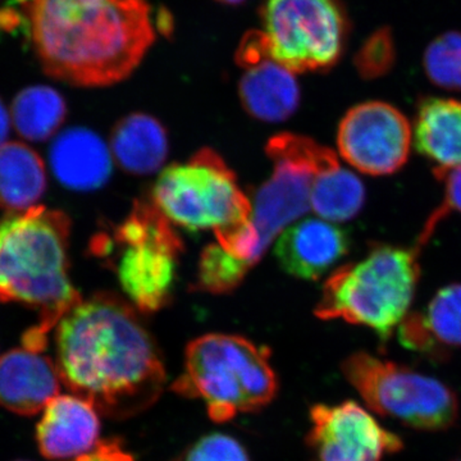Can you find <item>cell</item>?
<instances>
[{
	"label": "cell",
	"mask_w": 461,
	"mask_h": 461,
	"mask_svg": "<svg viewBox=\"0 0 461 461\" xmlns=\"http://www.w3.org/2000/svg\"><path fill=\"white\" fill-rule=\"evenodd\" d=\"M56 329L60 382L100 414L127 420L162 395L167 373L159 350L123 299L108 293L83 299Z\"/></svg>",
	"instance_id": "1"
},
{
	"label": "cell",
	"mask_w": 461,
	"mask_h": 461,
	"mask_svg": "<svg viewBox=\"0 0 461 461\" xmlns=\"http://www.w3.org/2000/svg\"><path fill=\"white\" fill-rule=\"evenodd\" d=\"M26 16L45 74L75 86L126 80L156 41L148 0H27Z\"/></svg>",
	"instance_id": "2"
},
{
	"label": "cell",
	"mask_w": 461,
	"mask_h": 461,
	"mask_svg": "<svg viewBox=\"0 0 461 461\" xmlns=\"http://www.w3.org/2000/svg\"><path fill=\"white\" fill-rule=\"evenodd\" d=\"M69 235L68 215L44 205L0 220V302L21 303L41 314L23 335L27 350L41 353L50 330L83 300L69 280Z\"/></svg>",
	"instance_id": "3"
},
{
	"label": "cell",
	"mask_w": 461,
	"mask_h": 461,
	"mask_svg": "<svg viewBox=\"0 0 461 461\" xmlns=\"http://www.w3.org/2000/svg\"><path fill=\"white\" fill-rule=\"evenodd\" d=\"M153 203L172 224L212 230L230 256L251 268L259 262L253 204L235 172L213 149H200L187 162L167 167L157 180Z\"/></svg>",
	"instance_id": "4"
},
{
	"label": "cell",
	"mask_w": 461,
	"mask_h": 461,
	"mask_svg": "<svg viewBox=\"0 0 461 461\" xmlns=\"http://www.w3.org/2000/svg\"><path fill=\"white\" fill-rule=\"evenodd\" d=\"M172 390L204 402L215 423H227L269 405L277 395L278 379L266 346L238 335L209 333L187 345L184 372Z\"/></svg>",
	"instance_id": "5"
},
{
	"label": "cell",
	"mask_w": 461,
	"mask_h": 461,
	"mask_svg": "<svg viewBox=\"0 0 461 461\" xmlns=\"http://www.w3.org/2000/svg\"><path fill=\"white\" fill-rule=\"evenodd\" d=\"M420 250L415 245H375L363 259L339 267L327 278L315 315L366 327L386 342L414 300Z\"/></svg>",
	"instance_id": "6"
},
{
	"label": "cell",
	"mask_w": 461,
	"mask_h": 461,
	"mask_svg": "<svg viewBox=\"0 0 461 461\" xmlns=\"http://www.w3.org/2000/svg\"><path fill=\"white\" fill-rule=\"evenodd\" d=\"M341 371L368 408L420 430L450 429L457 417V397L437 378L364 351L344 360Z\"/></svg>",
	"instance_id": "7"
},
{
	"label": "cell",
	"mask_w": 461,
	"mask_h": 461,
	"mask_svg": "<svg viewBox=\"0 0 461 461\" xmlns=\"http://www.w3.org/2000/svg\"><path fill=\"white\" fill-rule=\"evenodd\" d=\"M260 18L268 56L294 74L327 71L344 53L348 17L339 0H266Z\"/></svg>",
	"instance_id": "8"
},
{
	"label": "cell",
	"mask_w": 461,
	"mask_h": 461,
	"mask_svg": "<svg viewBox=\"0 0 461 461\" xmlns=\"http://www.w3.org/2000/svg\"><path fill=\"white\" fill-rule=\"evenodd\" d=\"M266 151L275 168L269 180L258 190L251 220L259 260L273 240L311 211L315 173L339 160L338 154L330 148L294 133L275 136Z\"/></svg>",
	"instance_id": "9"
},
{
	"label": "cell",
	"mask_w": 461,
	"mask_h": 461,
	"mask_svg": "<svg viewBox=\"0 0 461 461\" xmlns=\"http://www.w3.org/2000/svg\"><path fill=\"white\" fill-rule=\"evenodd\" d=\"M118 280L135 308L156 313L171 300L184 242L154 203L138 202L120 232Z\"/></svg>",
	"instance_id": "10"
},
{
	"label": "cell",
	"mask_w": 461,
	"mask_h": 461,
	"mask_svg": "<svg viewBox=\"0 0 461 461\" xmlns=\"http://www.w3.org/2000/svg\"><path fill=\"white\" fill-rule=\"evenodd\" d=\"M412 129L408 118L384 102H366L348 109L339 122V156L357 171L390 176L406 165Z\"/></svg>",
	"instance_id": "11"
},
{
	"label": "cell",
	"mask_w": 461,
	"mask_h": 461,
	"mask_svg": "<svg viewBox=\"0 0 461 461\" xmlns=\"http://www.w3.org/2000/svg\"><path fill=\"white\" fill-rule=\"evenodd\" d=\"M306 445L311 461H382L402 448L399 436L354 402L314 405Z\"/></svg>",
	"instance_id": "12"
},
{
	"label": "cell",
	"mask_w": 461,
	"mask_h": 461,
	"mask_svg": "<svg viewBox=\"0 0 461 461\" xmlns=\"http://www.w3.org/2000/svg\"><path fill=\"white\" fill-rule=\"evenodd\" d=\"M350 250L348 230L326 220L300 221L278 236L275 256L287 275L320 280Z\"/></svg>",
	"instance_id": "13"
},
{
	"label": "cell",
	"mask_w": 461,
	"mask_h": 461,
	"mask_svg": "<svg viewBox=\"0 0 461 461\" xmlns=\"http://www.w3.org/2000/svg\"><path fill=\"white\" fill-rule=\"evenodd\" d=\"M96 409L75 395H58L44 409L36 442L45 459L66 460L89 453L98 444Z\"/></svg>",
	"instance_id": "14"
},
{
	"label": "cell",
	"mask_w": 461,
	"mask_h": 461,
	"mask_svg": "<svg viewBox=\"0 0 461 461\" xmlns=\"http://www.w3.org/2000/svg\"><path fill=\"white\" fill-rule=\"evenodd\" d=\"M56 363L38 351L14 348L0 359V406L32 417L59 393Z\"/></svg>",
	"instance_id": "15"
},
{
	"label": "cell",
	"mask_w": 461,
	"mask_h": 461,
	"mask_svg": "<svg viewBox=\"0 0 461 461\" xmlns=\"http://www.w3.org/2000/svg\"><path fill=\"white\" fill-rule=\"evenodd\" d=\"M399 338L409 350L430 357L461 348V284L442 287L423 312L406 315Z\"/></svg>",
	"instance_id": "16"
},
{
	"label": "cell",
	"mask_w": 461,
	"mask_h": 461,
	"mask_svg": "<svg viewBox=\"0 0 461 461\" xmlns=\"http://www.w3.org/2000/svg\"><path fill=\"white\" fill-rule=\"evenodd\" d=\"M51 171L60 184L76 191L99 189L112 173L111 151L96 133L74 127L53 141Z\"/></svg>",
	"instance_id": "17"
},
{
	"label": "cell",
	"mask_w": 461,
	"mask_h": 461,
	"mask_svg": "<svg viewBox=\"0 0 461 461\" xmlns=\"http://www.w3.org/2000/svg\"><path fill=\"white\" fill-rule=\"evenodd\" d=\"M239 96L245 111L257 120L282 122L299 107L300 86L294 72L267 57L245 67Z\"/></svg>",
	"instance_id": "18"
},
{
	"label": "cell",
	"mask_w": 461,
	"mask_h": 461,
	"mask_svg": "<svg viewBox=\"0 0 461 461\" xmlns=\"http://www.w3.org/2000/svg\"><path fill=\"white\" fill-rule=\"evenodd\" d=\"M412 136L417 150L435 165L433 173L461 166V102L421 99Z\"/></svg>",
	"instance_id": "19"
},
{
	"label": "cell",
	"mask_w": 461,
	"mask_h": 461,
	"mask_svg": "<svg viewBox=\"0 0 461 461\" xmlns=\"http://www.w3.org/2000/svg\"><path fill=\"white\" fill-rule=\"evenodd\" d=\"M47 189L44 160L20 141L0 145V211L21 213L38 204Z\"/></svg>",
	"instance_id": "20"
},
{
	"label": "cell",
	"mask_w": 461,
	"mask_h": 461,
	"mask_svg": "<svg viewBox=\"0 0 461 461\" xmlns=\"http://www.w3.org/2000/svg\"><path fill=\"white\" fill-rule=\"evenodd\" d=\"M111 149L114 159L132 175L157 172L168 156V138L162 123L151 115L132 113L115 124Z\"/></svg>",
	"instance_id": "21"
},
{
	"label": "cell",
	"mask_w": 461,
	"mask_h": 461,
	"mask_svg": "<svg viewBox=\"0 0 461 461\" xmlns=\"http://www.w3.org/2000/svg\"><path fill=\"white\" fill-rule=\"evenodd\" d=\"M366 189L362 180L338 162L315 173L311 193V209L321 220L346 222L362 211Z\"/></svg>",
	"instance_id": "22"
},
{
	"label": "cell",
	"mask_w": 461,
	"mask_h": 461,
	"mask_svg": "<svg viewBox=\"0 0 461 461\" xmlns=\"http://www.w3.org/2000/svg\"><path fill=\"white\" fill-rule=\"evenodd\" d=\"M65 99L50 86H32L14 100L11 120L16 131L30 141L50 139L65 122Z\"/></svg>",
	"instance_id": "23"
},
{
	"label": "cell",
	"mask_w": 461,
	"mask_h": 461,
	"mask_svg": "<svg viewBox=\"0 0 461 461\" xmlns=\"http://www.w3.org/2000/svg\"><path fill=\"white\" fill-rule=\"evenodd\" d=\"M250 268L247 262L230 256L220 244L208 245L200 256L196 290L215 295L229 294L241 285Z\"/></svg>",
	"instance_id": "24"
},
{
	"label": "cell",
	"mask_w": 461,
	"mask_h": 461,
	"mask_svg": "<svg viewBox=\"0 0 461 461\" xmlns=\"http://www.w3.org/2000/svg\"><path fill=\"white\" fill-rule=\"evenodd\" d=\"M423 67L437 86L461 91V32L442 33L430 42L424 51Z\"/></svg>",
	"instance_id": "25"
},
{
	"label": "cell",
	"mask_w": 461,
	"mask_h": 461,
	"mask_svg": "<svg viewBox=\"0 0 461 461\" xmlns=\"http://www.w3.org/2000/svg\"><path fill=\"white\" fill-rule=\"evenodd\" d=\"M395 57L393 33L390 30L381 29L364 42L355 56L354 62L363 78L373 80L390 72L395 63Z\"/></svg>",
	"instance_id": "26"
},
{
	"label": "cell",
	"mask_w": 461,
	"mask_h": 461,
	"mask_svg": "<svg viewBox=\"0 0 461 461\" xmlns=\"http://www.w3.org/2000/svg\"><path fill=\"white\" fill-rule=\"evenodd\" d=\"M435 176L439 181L445 182V196L438 208L433 211L429 215L420 238L417 240L415 247L423 248L429 241L437 226L451 213L461 214V166L454 168L446 169V171L436 172Z\"/></svg>",
	"instance_id": "27"
},
{
	"label": "cell",
	"mask_w": 461,
	"mask_h": 461,
	"mask_svg": "<svg viewBox=\"0 0 461 461\" xmlns=\"http://www.w3.org/2000/svg\"><path fill=\"white\" fill-rule=\"evenodd\" d=\"M185 461H251L247 448L238 439L223 433H212L190 448Z\"/></svg>",
	"instance_id": "28"
},
{
	"label": "cell",
	"mask_w": 461,
	"mask_h": 461,
	"mask_svg": "<svg viewBox=\"0 0 461 461\" xmlns=\"http://www.w3.org/2000/svg\"><path fill=\"white\" fill-rule=\"evenodd\" d=\"M74 461H135L117 439L99 441L89 453L76 457Z\"/></svg>",
	"instance_id": "29"
},
{
	"label": "cell",
	"mask_w": 461,
	"mask_h": 461,
	"mask_svg": "<svg viewBox=\"0 0 461 461\" xmlns=\"http://www.w3.org/2000/svg\"><path fill=\"white\" fill-rule=\"evenodd\" d=\"M11 115H9L7 108H5V103L0 99V145L7 142L9 129H11Z\"/></svg>",
	"instance_id": "30"
},
{
	"label": "cell",
	"mask_w": 461,
	"mask_h": 461,
	"mask_svg": "<svg viewBox=\"0 0 461 461\" xmlns=\"http://www.w3.org/2000/svg\"><path fill=\"white\" fill-rule=\"evenodd\" d=\"M217 2L224 3V5H236L245 2V0H217Z\"/></svg>",
	"instance_id": "31"
},
{
	"label": "cell",
	"mask_w": 461,
	"mask_h": 461,
	"mask_svg": "<svg viewBox=\"0 0 461 461\" xmlns=\"http://www.w3.org/2000/svg\"><path fill=\"white\" fill-rule=\"evenodd\" d=\"M17 461H27V460H17Z\"/></svg>",
	"instance_id": "32"
}]
</instances>
